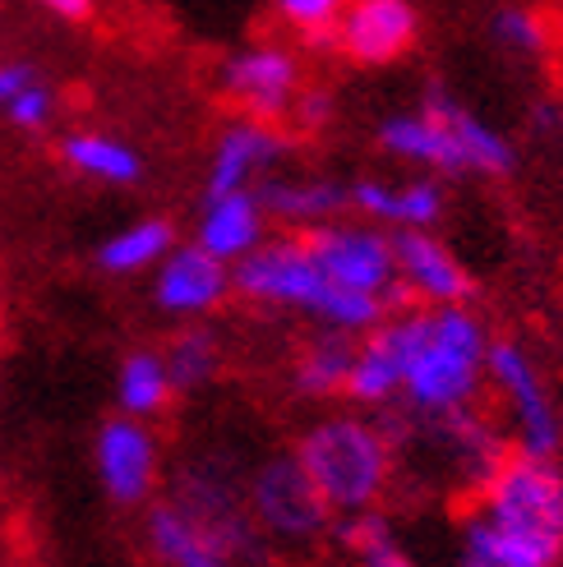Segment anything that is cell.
Masks as SVG:
<instances>
[{"instance_id": "cell-29", "label": "cell", "mask_w": 563, "mask_h": 567, "mask_svg": "<svg viewBox=\"0 0 563 567\" xmlns=\"http://www.w3.org/2000/svg\"><path fill=\"white\" fill-rule=\"evenodd\" d=\"M273 14L296 28L305 38V47H332V28L342 19L347 0H268Z\"/></svg>"}, {"instance_id": "cell-18", "label": "cell", "mask_w": 563, "mask_h": 567, "mask_svg": "<svg viewBox=\"0 0 563 567\" xmlns=\"http://www.w3.org/2000/svg\"><path fill=\"white\" fill-rule=\"evenodd\" d=\"M268 240V213L259 204L255 189H236V194H213L199 208V231L194 245L213 254L217 264H240L249 249Z\"/></svg>"}, {"instance_id": "cell-12", "label": "cell", "mask_w": 563, "mask_h": 567, "mask_svg": "<svg viewBox=\"0 0 563 567\" xmlns=\"http://www.w3.org/2000/svg\"><path fill=\"white\" fill-rule=\"evenodd\" d=\"M332 42L356 65H398L420 42V10L411 0H351L332 28Z\"/></svg>"}, {"instance_id": "cell-33", "label": "cell", "mask_w": 563, "mask_h": 567, "mask_svg": "<svg viewBox=\"0 0 563 567\" xmlns=\"http://www.w3.org/2000/svg\"><path fill=\"white\" fill-rule=\"evenodd\" d=\"M33 79H42L38 65H28V61H0V106L14 102Z\"/></svg>"}, {"instance_id": "cell-16", "label": "cell", "mask_w": 563, "mask_h": 567, "mask_svg": "<svg viewBox=\"0 0 563 567\" xmlns=\"http://www.w3.org/2000/svg\"><path fill=\"white\" fill-rule=\"evenodd\" d=\"M411 351V309L407 315H388L379 328L365 332V342L351 355V374L342 396H351L356 406H392L402 392V370Z\"/></svg>"}, {"instance_id": "cell-22", "label": "cell", "mask_w": 563, "mask_h": 567, "mask_svg": "<svg viewBox=\"0 0 563 567\" xmlns=\"http://www.w3.org/2000/svg\"><path fill=\"white\" fill-rule=\"evenodd\" d=\"M144 545L162 567H236L204 530H194L166 498L144 507Z\"/></svg>"}, {"instance_id": "cell-19", "label": "cell", "mask_w": 563, "mask_h": 567, "mask_svg": "<svg viewBox=\"0 0 563 567\" xmlns=\"http://www.w3.org/2000/svg\"><path fill=\"white\" fill-rule=\"evenodd\" d=\"M411 424H416V420H411ZM416 430H430V434H434V443L443 447L448 466H453L471 489H481L485 480L494 475V466L509 457V447H503V434H499L475 406L453 411V415H443V420H426V424H416Z\"/></svg>"}, {"instance_id": "cell-3", "label": "cell", "mask_w": 563, "mask_h": 567, "mask_svg": "<svg viewBox=\"0 0 563 567\" xmlns=\"http://www.w3.org/2000/svg\"><path fill=\"white\" fill-rule=\"evenodd\" d=\"M379 148L398 162L426 166L430 176H490L503 181L518 172V148L513 138L485 125L471 106H462L448 89L426 93L420 111H402V116H388L379 130Z\"/></svg>"}, {"instance_id": "cell-4", "label": "cell", "mask_w": 563, "mask_h": 567, "mask_svg": "<svg viewBox=\"0 0 563 567\" xmlns=\"http://www.w3.org/2000/svg\"><path fill=\"white\" fill-rule=\"evenodd\" d=\"M291 457L300 462V471L319 489L332 517L379 507L392 485V466H398V452H392L379 424L370 415H351V411L315 420L296 439Z\"/></svg>"}, {"instance_id": "cell-20", "label": "cell", "mask_w": 563, "mask_h": 567, "mask_svg": "<svg viewBox=\"0 0 563 567\" xmlns=\"http://www.w3.org/2000/svg\"><path fill=\"white\" fill-rule=\"evenodd\" d=\"M255 194L273 221L296 226V231L337 221L351 208L347 181H328V176H264L255 185Z\"/></svg>"}, {"instance_id": "cell-24", "label": "cell", "mask_w": 563, "mask_h": 567, "mask_svg": "<svg viewBox=\"0 0 563 567\" xmlns=\"http://www.w3.org/2000/svg\"><path fill=\"white\" fill-rule=\"evenodd\" d=\"M172 374H166V360L162 351H149V347H139L121 360V370H116V406L121 415H134V420H153L162 415L166 406H172Z\"/></svg>"}, {"instance_id": "cell-34", "label": "cell", "mask_w": 563, "mask_h": 567, "mask_svg": "<svg viewBox=\"0 0 563 567\" xmlns=\"http://www.w3.org/2000/svg\"><path fill=\"white\" fill-rule=\"evenodd\" d=\"M33 6L51 19H61V23H89L93 19V0H33Z\"/></svg>"}, {"instance_id": "cell-2", "label": "cell", "mask_w": 563, "mask_h": 567, "mask_svg": "<svg viewBox=\"0 0 563 567\" xmlns=\"http://www.w3.org/2000/svg\"><path fill=\"white\" fill-rule=\"evenodd\" d=\"M232 291H240L255 305L309 315L315 323H324L328 332H342V337H360L388 319V305L379 296L347 291V287H337V281H328V272L315 264V254L300 240V231L268 236L264 245L249 249L240 264H232Z\"/></svg>"}, {"instance_id": "cell-11", "label": "cell", "mask_w": 563, "mask_h": 567, "mask_svg": "<svg viewBox=\"0 0 563 567\" xmlns=\"http://www.w3.org/2000/svg\"><path fill=\"white\" fill-rule=\"evenodd\" d=\"M217 89L227 93L249 121H282L291 116V106L305 89L296 51L264 42V47H245L227 55L217 70Z\"/></svg>"}, {"instance_id": "cell-14", "label": "cell", "mask_w": 563, "mask_h": 567, "mask_svg": "<svg viewBox=\"0 0 563 567\" xmlns=\"http://www.w3.org/2000/svg\"><path fill=\"white\" fill-rule=\"evenodd\" d=\"M287 153H291L287 134H282L273 121H249V116L232 121L213 144L208 176H204V198L255 189L264 176H273V166Z\"/></svg>"}, {"instance_id": "cell-6", "label": "cell", "mask_w": 563, "mask_h": 567, "mask_svg": "<svg viewBox=\"0 0 563 567\" xmlns=\"http://www.w3.org/2000/svg\"><path fill=\"white\" fill-rule=\"evenodd\" d=\"M166 503H172L194 530H204L236 567L268 563V540L259 535L255 517H249V507H245V480L232 471L227 457H217V452L190 457L172 475Z\"/></svg>"}, {"instance_id": "cell-26", "label": "cell", "mask_w": 563, "mask_h": 567, "mask_svg": "<svg viewBox=\"0 0 563 567\" xmlns=\"http://www.w3.org/2000/svg\"><path fill=\"white\" fill-rule=\"evenodd\" d=\"M332 535H337V545L356 558V567H416L398 540V530H392V522L379 513V507L342 517L332 526Z\"/></svg>"}, {"instance_id": "cell-27", "label": "cell", "mask_w": 563, "mask_h": 567, "mask_svg": "<svg viewBox=\"0 0 563 567\" xmlns=\"http://www.w3.org/2000/svg\"><path fill=\"white\" fill-rule=\"evenodd\" d=\"M162 360H166V374H172L176 392H199L222 370V342H217V332L204 328V323L199 328H181L172 342H166Z\"/></svg>"}, {"instance_id": "cell-31", "label": "cell", "mask_w": 563, "mask_h": 567, "mask_svg": "<svg viewBox=\"0 0 563 567\" xmlns=\"http://www.w3.org/2000/svg\"><path fill=\"white\" fill-rule=\"evenodd\" d=\"M0 111H6V121L14 130H47L51 116H55V89H51L47 79H33L14 102H6Z\"/></svg>"}, {"instance_id": "cell-21", "label": "cell", "mask_w": 563, "mask_h": 567, "mask_svg": "<svg viewBox=\"0 0 563 567\" xmlns=\"http://www.w3.org/2000/svg\"><path fill=\"white\" fill-rule=\"evenodd\" d=\"M61 162L70 172H79L83 181H98L111 189H130L144 181V157H139L134 144L102 130H74L61 138Z\"/></svg>"}, {"instance_id": "cell-10", "label": "cell", "mask_w": 563, "mask_h": 567, "mask_svg": "<svg viewBox=\"0 0 563 567\" xmlns=\"http://www.w3.org/2000/svg\"><path fill=\"white\" fill-rule=\"evenodd\" d=\"M93 471L116 507H149L162 485V443L149 420L111 415L93 434Z\"/></svg>"}, {"instance_id": "cell-17", "label": "cell", "mask_w": 563, "mask_h": 567, "mask_svg": "<svg viewBox=\"0 0 563 567\" xmlns=\"http://www.w3.org/2000/svg\"><path fill=\"white\" fill-rule=\"evenodd\" d=\"M347 198L360 217L388 221L392 231L411 226V231H430L448 213V194L439 176H411V181H379V176H360L347 185Z\"/></svg>"}, {"instance_id": "cell-5", "label": "cell", "mask_w": 563, "mask_h": 567, "mask_svg": "<svg viewBox=\"0 0 563 567\" xmlns=\"http://www.w3.org/2000/svg\"><path fill=\"white\" fill-rule=\"evenodd\" d=\"M475 513L499 535L563 567V466L559 457L509 452L475 489Z\"/></svg>"}, {"instance_id": "cell-32", "label": "cell", "mask_w": 563, "mask_h": 567, "mask_svg": "<svg viewBox=\"0 0 563 567\" xmlns=\"http://www.w3.org/2000/svg\"><path fill=\"white\" fill-rule=\"evenodd\" d=\"M291 111L300 116V125H305V130H324V125H328V116H332V97H328L324 89H309V93L300 89V97H296V106H291Z\"/></svg>"}, {"instance_id": "cell-1", "label": "cell", "mask_w": 563, "mask_h": 567, "mask_svg": "<svg viewBox=\"0 0 563 567\" xmlns=\"http://www.w3.org/2000/svg\"><path fill=\"white\" fill-rule=\"evenodd\" d=\"M485 351L490 328L471 305L411 309V351L392 406H402L416 424L475 406L485 388Z\"/></svg>"}, {"instance_id": "cell-7", "label": "cell", "mask_w": 563, "mask_h": 567, "mask_svg": "<svg viewBox=\"0 0 563 567\" xmlns=\"http://www.w3.org/2000/svg\"><path fill=\"white\" fill-rule=\"evenodd\" d=\"M245 507L268 545L305 549L332 530V513L291 452H273L245 475Z\"/></svg>"}, {"instance_id": "cell-25", "label": "cell", "mask_w": 563, "mask_h": 567, "mask_svg": "<svg viewBox=\"0 0 563 567\" xmlns=\"http://www.w3.org/2000/svg\"><path fill=\"white\" fill-rule=\"evenodd\" d=\"M351 355H356V342L342 332H328L315 337L291 364V388L300 396H315V402H328V396H342L347 388V374H351Z\"/></svg>"}, {"instance_id": "cell-30", "label": "cell", "mask_w": 563, "mask_h": 567, "mask_svg": "<svg viewBox=\"0 0 563 567\" xmlns=\"http://www.w3.org/2000/svg\"><path fill=\"white\" fill-rule=\"evenodd\" d=\"M490 33L503 51H518V55H541L550 47V23L536 14V10H526V6H503L494 10L490 19Z\"/></svg>"}, {"instance_id": "cell-9", "label": "cell", "mask_w": 563, "mask_h": 567, "mask_svg": "<svg viewBox=\"0 0 563 567\" xmlns=\"http://www.w3.org/2000/svg\"><path fill=\"white\" fill-rule=\"evenodd\" d=\"M300 240L315 254V264L328 272V281L347 291L379 296L383 305H402L407 291L398 287V264H392V240L379 226H342L324 221L300 231Z\"/></svg>"}, {"instance_id": "cell-15", "label": "cell", "mask_w": 563, "mask_h": 567, "mask_svg": "<svg viewBox=\"0 0 563 567\" xmlns=\"http://www.w3.org/2000/svg\"><path fill=\"white\" fill-rule=\"evenodd\" d=\"M232 296V268L199 245H172L153 268V305L172 319H204Z\"/></svg>"}, {"instance_id": "cell-23", "label": "cell", "mask_w": 563, "mask_h": 567, "mask_svg": "<svg viewBox=\"0 0 563 567\" xmlns=\"http://www.w3.org/2000/svg\"><path fill=\"white\" fill-rule=\"evenodd\" d=\"M176 245V226L166 217H139L130 226H121L116 236H106L93 254V264L106 277H139V272H153L166 254Z\"/></svg>"}, {"instance_id": "cell-13", "label": "cell", "mask_w": 563, "mask_h": 567, "mask_svg": "<svg viewBox=\"0 0 563 567\" xmlns=\"http://www.w3.org/2000/svg\"><path fill=\"white\" fill-rule=\"evenodd\" d=\"M388 240H392V264H398V287L411 300L467 305L475 296V281H471L467 264L434 231H411V226H398V231H388Z\"/></svg>"}, {"instance_id": "cell-28", "label": "cell", "mask_w": 563, "mask_h": 567, "mask_svg": "<svg viewBox=\"0 0 563 567\" xmlns=\"http://www.w3.org/2000/svg\"><path fill=\"white\" fill-rule=\"evenodd\" d=\"M458 567H554V563L522 549L518 540H509V535H499L471 507V513L462 517V535H458Z\"/></svg>"}, {"instance_id": "cell-8", "label": "cell", "mask_w": 563, "mask_h": 567, "mask_svg": "<svg viewBox=\"0 0 563 567\" xmlns=\"http://www.w3.org/2000/svg\"><path fill=\"white\" fill-rule=\"evenodd\" d=\"M485 383H494L503 406H509L518 452H526V457H559L563 452V411L554 402L536 355L522 342H513V337H490Z\"/></svg>"}]
</instances>
